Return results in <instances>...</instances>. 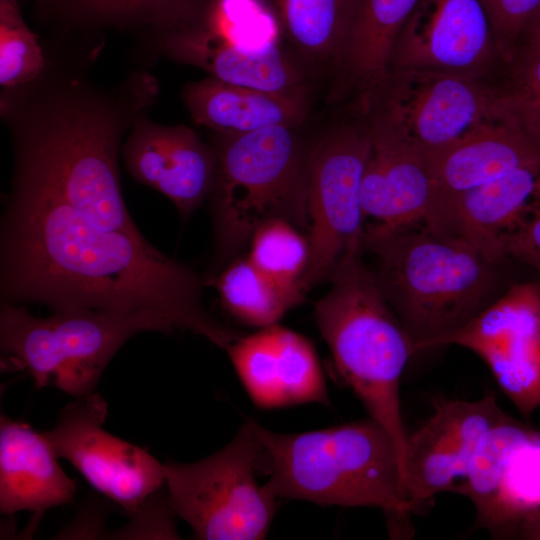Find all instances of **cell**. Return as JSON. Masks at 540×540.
<instances>
[{
	"label": "cell",
	"mask_w": 540,
	"mask_h": 540,
	"mask_svg": "<svg viewBox=\"0 0 540 540\" xmlns=\"http://www.w3.org/2000/svg\"><path fill=\"white\" fill-rule=\"evenodd\" d=\"M204 280L143 235L110 231L14 175L0 221V302L53 311H151L226 350L238 337L205 307Z\"/></svg>",
	"instance_id": "obj_1"
},
{
	"label": "cell",
	"mask_w": 540,
	"mask_h": 540,
	"mask_svg": "<svg viewBox=\"0 0 540 540\" xmlns=\"http://www.w3.org/2000/svg\"><path fill=\"white\" fill-rule=\"evenodd\" d=\"M362 250L374 256L370 269L415 353L433 349L521 280L507 276L516 261H493L463 236L427 224L364 230Z\"/></svg>",
	"instance_id": "obj_2"
},
{
	"label": "cell",
	"mask_w": 540,
	"mask_h": 540,
	"mask_svg": "<svg viewBox=\"0 0 540 540\" xmlns=\"http://www.w3.org/2000/svg\"><path fill=\"white\" fill-rule=\"evenodd\" d=\"M264 450L263 484L274 498L319 505L382 509L396 527L412 514L397 447L368 417L303 433L283 434L253 421Z\"/></svg>",
	"instance_id": "obj_3"
},
{
	"label": "cell",
	"mask_w": 540,
	"mask_h": 540,
	"mask_svg": "<svg viewBox=\"0 0 540 540\" xmlns=\"http://www.w3.org/2000/svg\"><path fill=\"white\" fill-rule=\"evenodd\" d=\"M314 316L336 370L363 403L369 417L393 439L404 461L405 428L400 382L411 356L412 340L382 293L363 252L347 257L336 269Z\"/></svg>",
	"instance_id": "obj_4"
},
{
	"label": "cell",
	"mask_w": 540,
	"mask_h": 540,
	"mask_svg": "<svg viewBox=\"0 0 540 540\" xmlns=\"http://www.w3.org/2000/svg\"><path fill=\"white\" fill-rule=\"evenodd\" d=\"M296 128L274 126L240 135L220 134L208 199L215 265L220 270L270 220H286L307 235L313 144L306 145Z\"/></svg>",
	"instance_id": "obj_5"
},
{
	"label": "cell",
	"mask_w": 540,
	"mask_h": 540,
	"mask_svg": "<svg viewBox=\"0 0 540 540\" xmlns=\"http://www.w3.org/2000/svg\"><path fill=\"white\" fill-rule=\"evenodd\" d=\"M18 139L14 174L34 181L101 227L142 235L121 193L118 149L123 127L102 106L58 105Z\"/></svg>",
	"instance_id": "obj_6"
},
{
	"label": "cell",
	"mask_w": 540,
	"mask_h": 540,
	"mask_svg": "<svg viewBox=\"0 0 540 540\" xmlns=\"http://www.w3.org/2000/svg\"><path fill=\"white\" fill-rule=\"evenodd\" d=\"M175 330L166 317L151 311L78 309L39 317L23 305L0 302L5 368L26 371L37 389L55 387L75 398L94 393L104 369L131 337Z\"/></svg>",
	"instance_id": "obj_7"
},
{
	"label": "cell",
	"mask_w": 540,
	"mask_h": 540,
	"mask_svg": "<svg viewBox=\"0 0 540 540\" xmlns=\"http://www.w3.org/2000/svg\"><path fill=\"white\" fill-rule=\"evenodd\" d=\"M264 450L253 421L214 454L163 464L168 505L202 540H258L268 533L276 498L259 485Z\"/></svg>",
	"instance_id": "obj_8"
},
{
	"label": "cell",
	"mask_w": 540,
	"mask_h": 540,
	"mask_svg": "<svg viewBox=\"0 0 540 540\" xmlns=\"http://www.w3.org/2000/svg\"><path fill=\"white\" fill-rule=\"evenodd\" d=\"M503 111L499 86L481 77L397 68L389 70L364 115L371 133L427 156Z\"/></svg>",
	"instance_id": "obj_9"
},
{
	"label": "cell",
	"mask_w": 540,
	"mask_h": 540,
	"mask_svg": "<svg viewBox=\"0 0 540 540\" xmlns=\"http://www.w3.org/2000/svg\"><path fill=\"white\" fill-rule=\"evenodd\" d=\"M370 147L367 122L335 126L312 146L307 191L311 257L303 280L307 291L330 282L347 257L363 252L361 188Z\"/></svg>",
	"instance_id": "obj_10"
},
{
	"label": "cell",
	"mask_w": 540,
	"mask_h": 540,
	"mask_svg": "<svg viewBox=\"0 0 540 540\" xmlns=\"http://www.w3.org/2000/svg\"><path fill=\"white\" fill-rule=\"evenodd\" d=\"M447 345L481 358L502 392L529 419L540 408V279L514 282L433 348Z\"/></svg>",
	"instance_id": "obj_11"
},
{
	"label": "cell",
	"mask_w": 540,
	"mask_h": 540,
	"mask_svg": "<svg viewBox=\"0 0 540 540\" xmlns=\"http://www.w3.org/2000/svg\"><path fill=\"white\" fill-rule=\"evenodd\" d=\"M107 414L100 394L76 398L60 409L55 426L45 434L59 458L135 515L165 485L164 467L145 449L106 431Z\"/></svg>",
	"instance_id": "obj_12"
},
{
	"label": "cell",
	"mask_w": 540,
	"mask_h": 540,
	"mask_svg": "<svg viewBox=\"0 0 540 540\" xmlns=\"http://www.w3.org/2000/svg\"><path fill=\"white\" fill-rule=\"evenodd\" d=\"M506 414L493 391L476 400L438 398L432 414L408 433L404 490L413 513L463 479L481 436Z\"/></svg>",
	"instance_id": "obj_13"
},
{
	"label": "cell",
	"mask_w": 540,
	"mask_h": 540,
	"mask_svg": "<svg viewBox=\"0 0 540 540\" xmlns=\"http://www.w3.org/2000/svg\"><path fill=\"white\" fill-rule=\"evenodd\" d=\"M495 63L504 65L480 0H419L390 57V69H430L481 78Z\"/></svg>",
	"instance_id": "obj_14"
},
{
	"label": "cell",
	"mask_w": 540,
	"mask_h": 540,
	"mask_svg": "<svg viewBox=\"0 0 540 540\" xmlns=\"http://www.w3.org/2000/svg\"><path fill=\"white\" fill-rule=\"evenodd\" d=\"M122 155L129 174L169 198L183 221L209 199L216 153L191 128L140 119L123 145Z\"/></svg>",
	"instance_id": "obj_15"
},
{
	"label": "cell",
	"mask_w": 540,
	"mask_h": 540,
	"mask_svg": "<svg viewBox=\"0 0 540 540\" xmlns=\"http://www.w3.org/2000/svg\"><path fill=\"white\" fill-rule=\"evenodd\" d=\"M252 401L264 409L328 403L313 345L278 324L237 338L226 350Z\"/></svg>",
	"instance_id": "obj_16"
},
{
	"label": "cell",
	"mask_w": 540,
	"mask_h": 540,
	"mask_svg": "<svg viewBox=\"0 0 540 540\" xmlns=\"http://www.w3.org/2000/svg\"><path fill=\"white\" fill-rule=\"evenodd\" d=\"M361 188L364 230L394 231L429 224L439 190L426 155L371 133Z\"/></svg>",
	"instance_id": "obj_17"
},
{
	"label": "cell",
	"mask_w": 540,
	"mask_h": 540,
	"mask_svg": "<svg viewBox=\"0 0 540 540\" xmlns=\"http://www.w3.org/2000/svg\"><path fill=\"white\" fill-rule=\"evenodd\" d=\"M426 157L439 190L438 214L443 203L457 194L540 165V145L504 110Z\"/></svg>",
	"instance_id": "obj_18"
},
{
	"label": "cell",
	"mask_w": 540,
	"mask_h": 540,
	"mask_svg": "<svg viewBox=\"0 0 540 540\" xmlns=\"http://www.w3.org/2000/svg\"><path fill=\"white\" fill-rule=\"evenodd\" d=\"M540 183V165L520 168L448 199L430 226L455 232L496 262L509 236L528 216Z\"/></svg>",
	"instance_id": "obj_19"
},
{
	"label": "cell",
	"mask_w": 540,
	"mask_h": 540,
	"mask_svg": "<svg viewBox=\"0 0 540 540\" xmlns=\"http://www.w3.org/2000/svg\"><path fill=\"white\" fill-rule=\"evenodd\" d=\"M45 432L5 415L0 419V511L43 512L72 502L76 483L66 475Z\"/></svg>",
	"instance_id": "obj_20"
},
{
	"label": "cell",
	"mask_w": 540,
	"mask_h": 540,
	"mask_svg": "<svg viewBox=\"0 0 540 540\" xmlns=\"http://www.w3.org/2000/svg\"><path fill=\"white\" fill-rule=\"evenodd\" d=\"M183 101L195 123L223 135H240L274 126L298 127L309 110L307 86L266 91L209 76L189 83Z\"/></svg>",
	"instance_id": "obj_21"
},
{
	"label": "cell",
	"mask_w": 540,
	"mask_h": 540,
	"mask_svg": "<svg viewBox=\"0 0 540 540\" xmlns=\"http://www.w3.org/2000/svg\"><path fill=\"white\" fill-rule=\"evenodd\" d=\"M164 51L221 81L266 91L306 86L300 68L279 47L250 53L217 39L191 20L163 29Z\"/></svg>",
	"instance_id": "obj_22"
},
{
	"label": "cell",
	"mask_w": 540,
	"mask_h": 540,
	"mask_svg": "<svg viewBox=\"0 0 540 540\" xmlns=\"http://www.w3.org/2000/svg\"><path fill=\"white\" fill-rule=\"evenodd\" d=\"M419 0H355L336 68L366 112L387 77L395 39Z\"/></svg>",
	"instance_id": "obj_23"
},
{
	"label": "cell",
	"mask_w": 540,
	"mask_h": 540,
	"mask_svg": "<svg viewBox=\"0 0 540 540\" xmlns=\"http://www.w3.org/2000/svg\"><path fill=\"white\" fill-rule=\"evenodd\" d=\"M206 283L216 289L221 305L231 316L260 329L277 324L306 293L300 286H288L269 277L247 257L230 261Z\"/></svg>",
	"instance_id": "obj_24"
},
{
	"label": "cell",
	"mask_w": 540,
	"mask_h": 540,
	"mask_svg": "<svg viewBox=\"0 0 540 540\" xmlns=\"http://www.w3.org/2000/svg\"><path fill=\"white\" fill-rule=\"evenodd\" d=\"M281 31L309 60L336 68L355 0H270Z\"/></svg>",
	"instance_id": "obj_25"
},
{
	"label": "cell",
	"mask_w": 540,
	"mask_h": 540,
	"mask_svg": "<svg viewBox=\"0 0 540 540\" xmlns=\"http://www.w3.org/2000/svg\"><path fill=\"white\" fill-rule=\"evenodd\" d=\"M534 511H540V431L535 429L510 451L491 503L476 524L492 535L512 536Z\"/></svg>",
	"instance_id": "obj_26"
},
{
	"label": "cell",
	"mask_w": 540,
	"mask_h": 540,
	"mask_svg": "<svg viewBox=\"0 0 540 540\" xmlns=\"http://www.w3.org/2000/svg\"><path fill=\"white\" fill-rule=\"evenodd\" d=\"M532 430L529 425L506 414L481 436L465 476L453 489L471 500L476 519L488 509L510 451Z\"/></svg>",
	"instance_id": "obj_27"
},
{
	"label": "cell",
	"mask_w": 540,
	"mask_h": 540,
	"mask_svg": "<svg viewBox=\"0 0 540 540\" xmlns=\"http://www.w3.org/2000/svg\"><path fill=\"white\" fill-rule=\"evenodd\" d=\"M247 258L263 273L288 286H300L307 272L311 249L307 235L290 222L274 219L262 224L250 239Z\"/></svg>",
	"instance_id": "obj_28"
},
{
	"label": "cell",
	"mask_w": 540,
	"mask_h": 540,
	"mask_svg": "<svg viewBox=\"0 0 540 540\" xmlns=\"http://www.w3.org/2000/svg\"><path fill=\"white\" fill-rule=\"evenodd\" d=\"M78 19L100 24L151 23L164 29L189 19L197 0H65Z\"/></svg>",
	"instance_id": "obj_29"
},
{
	"label": "cell",
	"mask_w": 540,
	"mask_h": 540,
	"mask_svg": "<svg viewBox=\"0 0 540 540\" xmlns=\"http://www.w3.org/2000/svg\"><path fill=\"white\" fill-rule=\"evenodd\" d=\"M45 65L36 36L17 0H0V83L12 88L35 79Z\"/></svg>",
	"instance_id": "obj_30"
},
{
	"label": "cell",
	"mask_w": 540,
	"mask_h": 540,
	"mask_svg": "<svg viewBox=\"0 0 540 540\" xmlns=\"http://www.w3.org/2000/svg\"><path fill=\"white\" fill-rule=\"evenodd\" d=\"M499 85L506 114L540 145V55L517 54Z\"/></svg>",
	"instance_id": "obj_31"
},
{
	"label": "cell",
	"mask_w": 540,
	"mask_h": 540,
	"mask_svg": "<svg viewBox=\"0 0 540 540\" xmlns=\"http://www.w3.org/2000/svg\"><path fill=\"white\" fill-rule=\"evenodd\" d=\"M490 21L500 57L505 64L516 56L527 22L540 7V0H480Z\"/></svg>",
	"instance_id": "obj_32"
},
{
	"label": "cell",
	"mask_w": 540,
	"mask_h": 540,
	"mask_svg": "<svg viewBox=\"0 0 540 540\" xmlns=\"http://www.w3.org/2000/svg\"><path fill=\"white\" fill-rule=\"evenodd\" d=\"M505 249L508 258L540 277V183L528 216L509 236Z\"/></svg>",
	"instance_id": "obj_33"
},
{
	"label": "cell",
	"mask_w": 540,
	"mask_h": 540,
	"mask_svg": "<svg viewBox=\"0 0 540 540\" xmlns=\"http://www.w3.org/2000/svg\"><path fill=\"white\" fill-rule=\"evenodd\" d=\"M540 55V7L524 27L517 48V54Z\"/></svg>",
	"instance_id": "obj_34"
},
{
	"label": "cell",
	"mask_w": 540,
	"mask_h": 540,
	"mask_svg": "<svg viewBox=\"0 0 540 540\" xmlns=\"http://www.w3.org/2000/svg\"><path fill=\"white\" fill-rule=\"evenodd\" d=\"M515 535L540 540V511L527 514L518 524Z\"/></svg>",
	"instance_id": "obj_35"
},
{
	"label": "cell",
	"mask_w": 540,
	"mask_h": 540,
	"mask_svg": "<svg viewBox=\"0 0 540 540\" xmlns=\"http://www.w3.org/2000/svg\"><path fill=\"white\" fill-rule=\"evenodd\" d=\"M197 1L201 2L202 0H197Z\"/></svg>",
	"instance_id": "obj_36"
}]
</instances>
